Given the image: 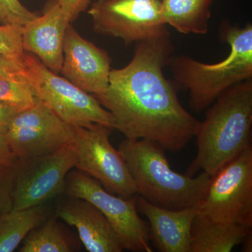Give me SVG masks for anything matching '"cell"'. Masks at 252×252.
I'll use <instances>...</instances> for the list:
<instances>
[{
    "instance_id": "21",
    "label": "cell",
    "mask_w": 252,
    "mask_h": 252,
    "mask_svg": "<svg viewBox=\"0 0 252 252\" xmlns=\"http://www.w3.org/2000/svg\"><path fill=\"white\" fill-rule=\"evenodd\" d=\"M23 27L0 25V57L23 61L26 51L22 42Z\"/></svg>"
},
{
    "instance_id": "18",
    "label": "cell",
    "mask_w": 252,
    "mask_h": 252,
    "mask_svg": "<svg viewBox=\"0 0 252 252\" xmlns=\"http://www.w3.org/2000/svg\"><path fill=\"white\" fill-rule=\"evenodd\" d=\"M46 207L43 205L0 215V252H12L28 233L45 220Z\"/></svg>"
},
{
    "instance_id": "26",
    "label": "cell",
    "mask_w": 252,
    "mask_h": 252,
    "mask_svg": "<svg viewBox=\"0 0 252 252\" xmlns=\"http://www.w3.org/2000/svg\"><path fill=\"white\" fill-rule=\"evenodd\" d=\"M17 159L11 151L6 133L0 132V165H14Z\"/></svg>"
},
{
    "instance_id": "5",
    "label": "cell",
    "mask_w": 252,
    "mask_h": 252,
    "mask_svg": "<svg viewBox=\"0 0 252 252\" xmlns=\"http://www.w3.org/2000/svg\"><path fill=\"white\" fill-rule=\"evenodd\" d=\"M26 79L38 99L73 127L101 124L114 129L111 113L94 95L53 72L37 58L26 52Z\"/></svg>"
},
{
    "instance_id": "15",
    "label": "cell",
    "mask_w": 252,
    "mask_h": 252,
    "mask_svg": "<svg viewBox=\"0 0 252 252\" xmlns=\"http://www.w3.org/2000/svg\"><path fill=\"white\" fill-rule=\"evenodd\" d=\"M136 207L149 220L150 243L157 251L190 252V227L197 207L169 210L149 203L138 194Z\"/></svg>"
},
{
    "instance_id": "2",
    "label": "cell",
    "mask_w": 252,
    "mask_h": 252,
    "mask_svg": "<svg viewBox=\"0 0 252 252\" xmlns=\"http://www.w3.org/2000/svg\"><path fill=\"white\" fill-rule=\"evenodd\" d=\"M252 79L229 88L207 108L196 137L197 154L187 170L210 176L251 145Z\"/></svg>"
},
{
    "instance_id": "7",
    "label": "cell",
    "mask_w": 252,
    "mask_h": 252,
    "mask_svg": "<svg viewBox=\"0 0 252 252\" xmlns=\"http://www.w3.org/2000/svg\"><path fill=\"white\" fill-rule=\"evenodd\" d=\"M67 196L84 199L93 204L107 217L116 230L124 250L152 252L149 225L139 215L137 195L124 198L110 193L102 185L80 170H70L64 190Z\"/></svg>"
},
{
    "instance_id": "10",
    "label": "cell",
    "mask_w": 252,
    "mask_h": 252,
    "mask_svg": "<svg viewBox=\"0 0 252 252\" xmlns=\"http://www.w3.org/2000/svg\"><path fill=\"white\" fill-rule=\"evenodd\" d=\"M75 165L74 142L51 153L30 158H18L12 210H24L43 205L62 193L66 177Z\"/></svg>"
},
{
    "instance_id": "20",
    "label": "cell",
    "mask_w": 252,
    "mask_h": 252,
    "mask_svg": "<svg viewBox=\"0 0 252 252\" xmlns=\"http://www.w3.org/2000/svg\"><path fill=\"white\" fill-rule=\"evenodd\" d=\"M39 99L28 81L0 78V102L23 111L35 105Z\"/></svg>"
},
{
    "instance_id": "12",
    "label": "cell",
    "mask_w": 252,
    "mask_h": 252,
    "mask_svg": "<svg viewBox=\"0 0 252 252\" xmlns=\"http://www.w3.org/2000/svg\"><path fill=\"white\" fill-rule=\"evenodd\" d=\"M111 58L105 50L84 39L68 25L63 41V61L61 73L83 91L100 95L108 87Z\"/></svg>"
},
{
    "instance_id": "6",
    "label": "cell",
    "mask_w": 252,
    "mask_h": 252,
    "mask_svg": "<svg viewBox=\"0 0 252 252\" xmlns=\"http://www.w3.org/2000/svg\"><path fill=\"white\" fill-rule=\"evenodd\" d=\"M88 14L96 33L127 45L170 36L162 0H97Z\"/></svg>"
},
{
    "instance_id": "16",
    "label": "cell",
    "mask_w": 252,
    "mask_h": 252,
    "mask_svg": "<svg viewBox=\"0 0 252 252\" xmlns=\"http://www.w3.org/2000/svg\"><path fill=\"white\" fill-rule=\"evenodd\" d=\"M252 227L224 223L197 212L190 227V252H230Z\"/></svg>"
},
{
    "instance_id": "1",
    "label": "cell",
    "mask_w": 252,
    "mask_h": 252,
    "mask_svg": "<svg viewBox=\"0 0 252 252\" xmlns=\"http://www.w3.org/2000/svg\"><path fill=\"white\" fill-rule=\"evenodd\" d=\"M171 51L170 36L138 42L130 62L111 69L107 90L94 97L126 138L152 141L177 152L195 137L200 122L182 105L164 76Z\"/></svg>"
},
{
    "instance_id": "19",
    "label": "cell",
    "mask_w": 252,
    "mask_h": 252,
    "mask_svg": "<svg viewBox=\"0 0 252 252\" xmlns=\"http://www.w3.org/2000/svg\"><path fill=\"white\" fill-rule=\"evenodd\" d=\"M79 245L63 228L57 217L42 222L23 240L20 252H71Z\"/></svg>"
},
{
    "instance_id": "23",
    "label": "cell",
    "mask_w": 252,
    "mask_h": 252,
    "mask_svg": "<svg viewBox=\"0 0 252 252\" xmlns=\"http://www.w3.org/2000/svg\"><path fill=\"white\" fill-rule=\"evenodd\" d=\"M16 172L17 160L12 165H0V215L13 209L12 194Z\"/></svg>"
},
{
    "instance_id": "22",
    "label": "cell",
    "mask_w": 252,
    "mask_h": 252,
    "mask_svg": "<svg viewBox=\"0 0 252 252\" xmlns=\"http://www.w3.org/2000/svg\"><path fill=\"white\" fill-rule=\"evenodd\" d=\"M39 15L28 9L20 0H0V23L24 26Z\"/></svg>"
},
{
    "instance_id": "28",
    "label": "cell",
    "mask_w": 252,
    "mask_h": 252,
    "mask_svg": "<svg viewBox=\"0 0 252 252\" xmlns=\"http://www.w3.org/2000/svg\"><path fill=\"white\" fill-rule=\"evenodd\" d=\"M243 245V252H252V231H250L242 242Z\"/></svg>"
},
{
    "instance_id": "11",
    "label": "cell",
    "mask_w": 252,
    "mask_h": 252,
    "mask_svg": "<svg viewBox=\"0 0 252 252\" xmlns=\"http://www.w3.org/2000/svg\"><path fill=\"white\" fill-rule=\"evenodd\" d=\"M13 153L26 159L55 152L75 140V130L40 100L21 111L6 132Z\"/></svg>"
},
{
    "instance_id": "14",
    "label": "cell",
    "mask_w": 252,
    "mask_h": 252,
    "mask_svg": "<svg viewBox=\"0 0 252 252\" xmlns=\"http://www.w3.org/2000/svg\"><path fill=\"white\" fill-rule=\"evenodd\" d=\"M69 23L57 1H53L44 14L23 26V49L59 74L63 64L64 33Z\"/></svg>"
},
{
    "instance_id": "4",
    "label": "cell",
    "mask_w": 252,
    "mask_h": 252,
    "mask_svg": "<svg viewBox=\"0 0 252 252\" xmlns=\"http://www.w3.org/2000/svg\"><path fill=\"white\" fill-rule=\"evenodd\" d=\"M223 37L230 46L225 59L207 64L187 56H170L175 81L189 91V103L195 112L207 109L229 88L252 79V25L225 26Z\"/></svg>"
},
{
    "instance_id": "8",
    "label": "cell",
    "mask_w": 252,
    "mask_h": 252,
    "mask_svg": "<svg viewBox=\"0 0 252 252\" xmlns=\"http://www.w3.org/2000/svg\"><path fill=\"white\" fill-rule=\"evenodd\" d=\"M197 212L224 223L252 227V147L212 176Z\"/></svg>"
},
{
    "instance_id": "13",
    "label": "cell",
    "mask_w": 252,
    "mask_h": 252,
    "mask_svg": "<svg viewBox=\"0 0 252 252\" xmlns=\"http://www.w3.org/2000/svg\"><path fill=\"white\" fill-rule=\"evenodd\" d=\"M56 217L77 229L89 252H122L124 248L112 223L93 204L68 196L58 205Z\"/></svg>"
},
{
    "instance_id": "9",
    "label": "cell",
    "mask_w": 252,
    "mask_h": 252,
    "mask_svg": "<svg viewBox=\"0 0 252 252\" xmlns=\"http://www.w3.org/2000/svg\"><path fill=\"white\" fill-rule=\"evenodd\" d=\"M74 127L77 170L95 179L106 190L122 198L137 195L124 158L109 141L112 129L101 124Z\"/></svg>"
},
{
    "instance_id": "27",
    "label": "cell",
    "mask_w": 252,
    "mask_h": 252,
    "mask_svg": "<svg viewBox=\"0 0 252 252\" xmlns=\"http://www.w3.org/2000/svg\"><path fill=\"white\" fill-rule=\"evenodd\" d=\"M20 112L14 107L0 102V132L6 133L10 124Z\"/></svg>"
},
{
    "instance_id": "25",
    "label": "cell",
    "mask_w": 252,
    "mask_h": 252,
    "mask_svg": "<svg viewBox=\"0 0 252 252\" xmlns=\"http://www.w3.org/2000/svg\"><path fill=\"white\" fill-rule=\"evenodd\" d=\"M56 1L70 23L77 19L79 14L87 9L91 3V0H56Z\"/></svg>"
},
{
    "instance_id": "24",
    "label": "cell",
    "mask_w": 252,
    "mask_h": 252,
    "mask_svg": "<svg viewBox=\"0 0 252 252\" xmlns=\"http://www.w3.org/2000/svg\"><path fill=\"white\" fill-rule=\"evenodd\" d=\"M0 78L27 81L23 61L0 57Z\"/></svg>"
},
{
    "instance_id": "3",
    "label": "cell",
    "mask_w": 252,
    "mask_h": 252,
    "mask_svg": "<svg viewBox=\"0 0 252 252\" xmlns=\"http://www.w3.org/2000/svg\"><path fill=\"white\" fill-rule=\"evenodd\" d=\"M135 182L137 194L157 206L179 210L197 207L202 201L212 176L197 177L172 170L165 149L152 141L126 138L119 146Z\"/></svg>"
},
{
    "instance_id": "17",
    "label": "cell",
    "mask_w": 252,
    "mask_h": 252,
    "mask_svg": "<svg viewBox=\"0 0 252 252\" xmlns=\"http://www.w3.org/2000/svg\"><path fill=\"white\" fill-rule=\"evenodd\" d=\"M162 3L167 26L182 34H207L212 0H162Z\"/></svg>"
}]
</instances>
